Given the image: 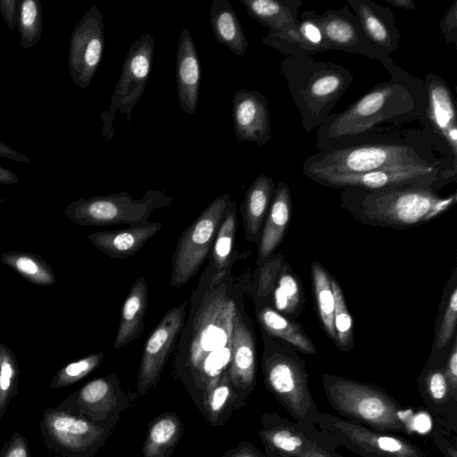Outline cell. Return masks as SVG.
Masks as SVG:
<instances>
[{"mask_svg":"<svg viewBox=\"0 0 457 457\" xmlns=\"http://www.w3.org/2000/svg\"><path fill=\"white\" fill-rule=\"evenodd\" d=\"M317 428L361 457H426L419 446L402 436L377 431L329 413H320Z\"/></svg>","mask_w":457,"mask_h":457,"instance_id":"7c38bea8","label":"cell"},{"mask_svg":"<svg viewBox=\"0 0 457 457\" xmlns=\"http://www.w3.org/2000/svg\"><path fill=\"white\" fill-rule=\"evenodd\" d=\"M439 28L447 44L457 43V0H453L445 12Z\"/></svg>","mask_w":457,"mask_h":457,"instance_id":"bcb514c9","label":"cell"},{"mask_svg":"<svg viewBox=\"0 0 457 457\" xmlns=\"http://www.w3.org/2000/svg\"><path fill=\"white\" fill-rule=\"evenodd\" d=\"M20 367L15 353L0 343V421L18 394Z\"/></svg>","mask_w":457,"mask_h":457,"instance_id":"74e56055","label":"cell"},{"mask_svg":"<svg viewBox=\"0 0 457 457\" xmlns=\"http://www.w3.org/2000/svg\"><path fill=\"white\" fill-rule=\"evenodd\" d=\"M391 79L377 84L344 111L330 114L317 128L316 148L322 151L374 139L407 137L422 122L427 107L423 80L395 63L386 69Z\"/></svg>","mask_w":457,"mask_h":457,"instance_id":"7a4b0ae2","label":"cell"},{"mask_svg":"<svg viewBox=\"0 0 457 457\" xmlns=\"http://www.w3.org/2000/svg\"><path fill=\"white\" fill-rule=\"evenodd\" d=\"M173 198L164 191L148 190L139 199L128 192L93 195L69 204L64 215L82 226L129 227L148 224L154 211L170 205Z\"/></svg>","mask_w":457,"mask_h":457,"instance_id":"ba28073f","label":"cell"},{"mask_svg":"<svg viewBox=\"0 0 457 457\" xmlns=\"http://www.w3.org/2000/svg\"><path fill=\"white\" fill-rule=\"evenodd\" d=\"M104 359V353L98 352L64 365L55 372L49 383V387L57 389L77 383L97 369Z\"/></svg>","mask_w":457,"mask_h":457,"instance_id":"60d3db41","label":"cell"},{"mask_svg":"<svg viewBox=\"0 0 457 457\" xmlns=\"http://www.w3.org/2000/svg\"><path fill=\"white\" fill-rule=\"evenodd\" d=\"M369 41L390 54L400 46L401 34L390 6L371 0H347Z\"/></svg>","mask_w":457,"mask_h":457,"instance_id":"7402d4cb","label":"cell"},{"mask_svg":"<svg viewBox=\"0 0 457 457\" xmlns=\"http://www.w3.org/2000/svg\"><path fill=\"white\" fill-rule=\"evenodd\" d=\"M131 398L120 383L117 373L94 378L68 395L55 408L112 430Z\"/></svg>","mask_w":457,"mask_h":457,"instance_id":"4fadbf2b","label":"cell"},{"mask_svg":"<svg viewBox=\"0 0 457 457\" xmlns=\"http://www.w3.org/2000/svg\"><path fill=\"white\" fill-rule=\"evenodd\" d=\"M246 405L236 394L228 374L207 394L199 411L212 427L224 426L232 413Z\"/></svg>","mask_w":457,"mask_h":457,"instance_id":"d6a6232c","label":"cell"},{"mask_svg":"<svg viewBox=\"0 0 457 457\" xmlns=\"http://www.w3.org/2000/svg\"><path fill=\"white\" fill-rule=\"evenodd\" d=\"M417 183L378 191L349 187L356 195L358 209L368 220L391 226H409L428 221L445 212L457 201V195L442 197L436 186Z\"/></svg>","mask_w":457,"mask_h":457,"instance_id":"8992f818","label":"cell"},{"mask_svg":"<svg viewBox=\"0 0 457 457\" xmlns=\"http://www.w3.org/2000/svg\"><path fill=\"white\" fill-rule=\"evenodd\" d=\"M17 29L21 46L28 50L41 38L43 32V11L39 0H23L19 5Z\"/></svg>","mask_w":457,"mask_h":457,"instance_id":"f35d334b","label":"cell"},{"mask_svg":"<svg viewBox=\"0 0 457 457\" xmlns=\"http://www.w3.org/2000/svg\"><path fill=\"white\" fill-rule=\"evenodd\" d=\"M0 457H31L27 438L19 432H14L0 449Z\"/></svg>","mask_w":457,"mask_h":457,"instance_id":"f6af8a7d","label":"cell"},{"mask_svg":"<svg viewBox=\"0 0 457 457\" xmlns=\"http://www.w3.org/2000/svg\"><path fill=\"white\" fill-rule=\"evenodd\" d=\"M210 21L215 39L237 55H244L249 42L240 21L228 0H213Z\"/></svg>","mask_w":457,"mask_h":457,"instance_id":"1f68e13d","label":"cell"},{"mask_svg":"<svg viewBox=\"0 0 457 457\" xmlns=\"http://www.w3.org/2000/svg\"><path fill=\"white\" fill-rule=\"evenodd\" d=\"M420 395L427 407L436 415L447 417L450 408L456 411L457 397L451 390L445 368H430L420 378Z\"/></svg>","mask_w":457,"mask_h":457,"instance_id":"836d02e7","label":"cell"},{"mask_svg":"<svg viewBox=\"0 0 457 457\" xmlns=\"http://www.w3.org/2000/svg\"><path fill=\"white\" fill-rule=\"evenodd\" d=\"M264 345L262 371L267 389L306 430L319 433L320 411L312 396L308 373L303 360L287 343L262 331Z\"/></svg>","mask_w":457,"mask_h":457,"instance_id":"5b68a950","label":"cell"},{"mask_svg":"<svg viewBox=\"0 0 457 457\" xmlns=\"http://www.w3.org/2000/svg\"><path fill=\"white\" fill-rule=\"evenodd\" d=\"M19 182L18 176L9 169L0 165V184H16Z\"/></svg>","mask_w":457,"mask_h":457,"instance_id":"816d5d0a","label":"cell"},{"mask_svg":"<svg viewBox=\"0 0 457 457\" xmlns=\"http://www.w3.org/2000/svg\"><path fill=\"white\" fill-rule=\"evenodd\" d=\"M232 118L239 141L262 146L271 139L269 103L262 93L250 89L236 91L232 97Z\"/></svg>","mask_w":457,"mask_h":457,"instance_id":"44dd1931","label":"cell"},{"mask_svg":"<svg viewBox=\"0 0 457 457\" xmlns=\"http://www.w3.org/2000/svg\"><path fill=\"white\" fill-rule=\"evenodd\" d=\"M0 261L34 285L49 287L56 283L52 266L37 253L8 251L1 254Z\"/></svg>","mask_w":457,"mask_h":457,"instance_id":"e575fe53","label":"cell"},{"mask_svg":"<svg viewBox=\"0 0 457 457\" xmlns=\"http://www.w3.org/2000/svg\"><path fill=\"white\" fill-rule=\"evenodd\" d=\"M386 3L390 7H396L410 11L416 10V4L412 0H386Z\"/></svg>","mask_w":457,"mask_h":457,"instance_id":"f5cc1de1","label":"cell"},{"mask_svg":"<svg viewBox=\"0 0 457 457\" xmlns=\"http://www.w3.org/2000/svg\"><path fill=\"white\" fill-rule=\"evenodd\" d=\"M335 298L334 328L336 343L343 351H350L353 345V319L346 307L345 297L337 282L331 278Z\"/></svg>","mask_w":457,"mask_h":457,"instance_id":"b9f144b4","label":"cell"},{"mask_svg":"<svg viewBox=\"0 0 457 457\" xmlns=\"http://www.w3.org/2000/svg\"><path fill=\"white\" fill-rule=\"evenodd\" d=\"M423 83L427 94L425 127L457 164V109L452 89L435 73L427 74Z\"/></svg>","mask_w":457,"mask_h":457,"instance_id":"ffe728a7","label":"cell"},{"mask_svg":"<svg viewBox=\"0 0 457 457\" xmlns=\"http://www.w3.org/2000/svg\"><path fill=\"white\" fill-rule=\"evenodd\" d=\"M445 372L449 382L453 395L457 397V345L453 342L452 351L447 359Z\"/></svg>","mask_w":457,"mask_h":457,"instance_id":"c3c4849f","label":"cell"},{"mask_svg":"<svg viewBox=\"0 0 457 457\" xmlns=\"http://www.w3.org/2000/svg\"><path fill=\"white\" fill-rule=\"evenodd\" d=\"M262 43L286 56H312L327 51L321 30L313 11H304L295 29L284 31L269 30Z\"/></svg>","mask_w":457,"mask_h":457,"instance_id":"603a6c76","label":"cell"},{"mask_svg":"<svg viewBox=\"0 0 457 457\" xmlns=\"http://www.w3.org/2000/svg\"><path fill=\"white\" fill-rule=\"evenodd\" d=\"M276 185L270 177L259 175L247 188L240 213L247 241L257 244L268 214Z\"/></svg>","mask_w":457,"mask_h":457,"instance_id":"4316f807","label":"cell"},{"mask_svg":"<svg viewBox=\"0 0 457 457\" xmlns=\"http://www.w3.org/2000/svg\"><path fill=\"white\" fill-rule=\"evenodd\" d=\"M292 213L290 189L285 182L275 187L274 195L258 242L257 264L271 256L281 243Z\"/></svg>","mask_w":457,"mask_h":457,"instance_id":"484cf974","label":"cell"},{"mask_svg":"<svg viewBox=\"0 0 457 457\" xmlns=\"http://www.w3.org/2000/svg\"><path fill=\"white\" fill-rule=\"evenodd\" d=\"M241 293L232 268L217 272L209 260L189 298L173 369L197 409L228 369L233 319Z\"/></svg>","mask_w":457,"mask_h":457,"instance_id":"6da1fadb","label":"cell"},{"mask_svg":"<svg viewBox=\"0 0 457 457\" xmlns=\"http://www.w3.org/2000/svg\"><path fill=\"white\" fill-rule=\"evenodd\" d=\"M154 37L142 33L129 47L121 73L116 84L111 104L102 112V136L105 142L112 141L115 129L113 121L117 112L126 115V124L130 123L132 111L139 102L152 69Z\"/></svg>","mask_w":457,"mask_h":457,"instance_id":"30bf717a","label":"cell"},{"mask_svg":"<svg viewBox=\"0 0 457 457\" xmlns=\"http://www.w3.org/2000/svg\"><path fill=\"white\" fill-rule=\"evenodd\" d=\"M0 156L21 163L30 162V159L27 155L19 153L2 141H0Z\"/></svg>","mask_w":457,"mask_h":457,"instance_id":"f907efd6","label":"cell"},{"mask_svg":"<svg viewBox=\"0 0 457 457\" xmlns=\"http://www.w3.org/2000/svg\"><path fill=\"white\" fill-rule=\"evenodd\" d=\"M278 66L306 133L326 120L353 81L345 67L312 56H285Z\"/></svg>","mask_w":457,"mask_h":457,"instance_id":"277c9868","label":"cell"},{"mask_svg":"<svg viewBox=\"0 0 457 457\" xmlns=\"http://www.w3.org/2000/svg\"><path fill=\"white\" fill-rule=\"evenodd\" d=\"M39 429L46 448L58 457H96L112 433L55 407L43 411Z\"/></svg>","mask_w":457,"mask_h":457,"instance_id":"8fae6325","label":"cell"},{"mask_svg":"<svg viewBox=\"0 0 457 457\" xmlns=\"http://www.w3.org/2000/svg\"><path fill=\"white\" fill-rule=\"evenodd\" d=\"M271 296L274 309L281 314H292L300 306V284L287 263H284L279 271Z\"/></svg>","mask_w":457,"mask_h":457,"instance_id":"ab89813d","label":"cell"},{"mask_svg":"<svg viewBox=\"0 0 457 457\" xmlns=\"http://www.w3.org/2000/svg\"><path fill=\"white\" fill-rule=\"evenodd\" d=\"M175 73L179 105L184 112L193 115L197 108L201 65L188 29H184L179 37Z\"/></svg>","mask_w":457,"mask_h":457,"instance_id":"cb8c5ba5","label":"cell"},{"mask_svg":"<svg viewBox=\"0 0 457 457\" xmlns=\"http://www.w3.org/2000/svg\"><path fill=\"white\" fill-rule=\"evenodd\" d=\"M103 15L92 5L75 25L69 46L68 67L73 83L87 87L102 60L104 47Z\"/></svg>","mask_w":457,"mask_h":457,"instance_id":"2e32d148","label":"cell"},{"mask_svg":"<svg viewBox=\"0 0 457 457\" xmlns=\"http://www.w3.org/2000/svg\"><path fill=\"white\" fill-rule=\"evenodd\" d=\"M254 305L256 318L262 331L287 342L304 353L315 354L317 353L315 345L299 324L290 320L266 303Z\"/></svg>","mask_w":457,"mask_h":457,"instance_id":"f546056e","label":"cell"},{"mask_svg":"<svg viewBox=\"0 0 457 457\" xmlns=\"http://www.w3.org/2000/svg\"><path fill=\"white\" fill-rule=\"evenodd\" d=\"M221 457H267L249 442L243 441L227 451Z\"/></svg>","mask_w":457,"mask_h":457,"instance_id":"681fc988","label":"cell"},{"mask_svg":"<svg viewBox=\"0 0 457 457\" xmlns=\"http://www.w3.org/2000/svg\"><path fill=\"white\" fill-rule=\"evenodd\" d=\"M184 433L183 421L176 412L166 411L149 424L143 457H170Z\"/></svg>","mask_w":457,"mask_h":457,"instance_id":"4dcf8cb0","label":"cell"},{"mask_svg":"<svg viewBox=\"0 0 457 457\" xmlns=\"http://www.w3.org/2000/svg\"><path fill=\"white\" fill-rule=\"evenodd\" d=\"M147 306L148 290L146 280L144 276H140L133 283L123 302L120 319L114 338V349L124 347L142 335Z\"/></svg>","mask_w":457,"mask_h":457,"instance_id":"83f0119b","label":"cell"},{"mask_svg":"<svg viewBox=\"0 0 457 457\" xmlns=\"http://www.w3.org/2000/svg\"><path fill=\"white\" fill-rule=\"evenodd\" d=\"M457 319V289L453 288L450 295L436 336V347L444 348L452 339L455 332Z\"/></svg>","mask_w":457,"mask_h":457,"instance_id":"ee69618b","label":"cell"},{"mask_svg":"<svg viewBox=\"0 0 457 457\" xmlns=\"http://www.w3.org/2000/svg\"><path fill=\"white\" fill-rule=\"evenodd\" d=\"M314 18L321 30L327 51L361 54L379 61L386 69L395 63L390 54L380 51L369 41L348 6L328 9L322 13L314 12Z\"/></svg>","mask_w":457,"mask_h":457,"instance_id":"ac0fdd59","label":"cell"},{"mask_svg":"<svg viewBox=\"0 0 457 457\" xmlns=\"http://www.w3.org/2000/svg\"><path fill=\"white\" fill-rule=\"evenodd\" d=\"M237 231V204L230 200L219 227L209 260L215 271L232 268L237 253L235 238Z\"/></svg>","mask_w":457,"mask_h":457,"instance_id":"d590c367","label":"cell"},{"mask_svg":"<svg viewBox=\"0 0 457 457\" xmlns=\"http://www.w3.org/2000/svg\"><path fill=\"white\" fill-rule=\"evenodd\" d=\"M312 287L318 313L328 337L336 343L334 328L335 298L331 286V277L323 266L314 262L312 265Z\"/></svg>","mask_w":457,"mask_h":457,"instance_id":"8d00e7d4","label":"cell"},{"mask_svg":"<svg viewBox=\"0 0 457 457\" xmlns=\"http://www.w3.org/2000/svg\"><path fill=\"white\" fill-rule=\"evenodd\" d=\"M374 139L318 151L302 166L307 178L316 174H359L398 166H442L457 170L452 160L438 158L422 135ZM429 136V135H428Z\"/></svg>","mask_w":457,"mask_h":457,"instance_id":"3957f363","label":"cell"},{"mask_svg":"<svg viewBox=\"0 0 457 457\" xmlns=\"http://www.w3.org/2000/svg\"><path fill=\"white\" fill-rule=\"evenodd\" d=\"M283 264V256L280 254L269 257L259 264L253 296L254 304L265 303L266 300L272 295Z\"/></svg>","mask_w":457,"mask_h":457,"instance_id":"7bdbcfd3","label":"cell"},{"mask_svg":"<svg viewBox=\"0 0 457 457\" xmlns=\"http://www.w3.org/2000/svg\"><path fill=\"white\" fill-rule=\"evenodd\" d=\"M248 15L269 30L284 31L298 24L301 0H240Z\"/></svg>","mask_w":457,"mask_h":457,"instance_id":"f1b7e54d","label":"cell"},{"mask_svg":"<svg viewBox=\"0 0 457 457\" xmlns=\"http://www.w3.org/2000/svg\"><path fill=\"white\" fill-rule=\"evenodd\" d=\"M230 383L238 397L246 402L256 386V340L251 317L238 296L233 319L232 354L228 369Z\"/></svg>","mask_w":457,"mask_h":457,"instance_id":"d6986e66","label":"cell"},{"mask_svg":"<svg viewBox=\"0 0 457 457\" xmlns=\"http://www.w3.org/2000/svg\"><path fill=\"white\" fill-rule=\"evenodd\" d=\"M162 227L160 222L127 228L96 231L87 235L92 245L112 259H128L143 248Z\"/></svg>","mask_w":457,"mask_h":457,"instance_id":"d4e9b609","label":"cell"},{"mask_svg":"<svg viewBox=\"0 0 457 457\" xmlns=\"http://www.w3.org/2000/svg\"><path fill=\"white\" fill-rule=\"evenodd\" d=\"M452 166H398L359 174H316L310 179L323 186L378 191L417 183H448L456 179Z\"/></svg>","mask_w":457,"mask_h":457,"instance_id":"5bb4252c","label":"cell"},{"mask_svg":"<svg viewBox=\"0 0 457 457\" xmlns=\"http://www.w3.org/2000/svg\"><path fill=\"white\" fill-rule=\"evenodd\" d=\"M230 200L228 194L216 197L179 237L171 259V287L179 288L197 274L212 251Z\"/></svg>","mask_w":457,"mask_h":457,"instance_id":"9c48e42d","label":"cell"},{"mask_svg":"<svg viewBox=\"0 0 457 457\" xmlns=\"http://www.w3.org/2000/svg\"><path fill=\"white\" fill-rule=\"evenodd\" d=\"M259 435L267 457H341L321 445L319 433L275 412L262 415Z\"/></svg>","mask_w":457,"mask_h":457,"instance_id":"e0dca14e","label":"cell"},{"mask_svg":"<svg viewBox=\"0 0 457 457\" xmlns=\"http://www.w3.org/2000/svg\"><path fill=\"white\" fill-rule=\"evenodd\" d=\"M19 0H0V12L9 29H13L18 21Z\"/></svg>","mask_w":457,"mask_h":457,"instance_id":"7dc6e473","label":"cell"},{"mask_svg":"<svg viewBox=\"0 0 457 457\" xmlns=\"http://www.w3.org/2000/svg\"><path fill=\"white\" fill-rule=\"evenodd\" d=\"M321 381L328 403L345 420L380 432L410 433L401 406L379 386L330 374Z\"/></svg>","mask_w":457,"mask_h":457,"instance_id":"52a82bcc","label":"cell"},{"mask_svg":"<svg viewBox=\"0 0 457 457\" xmlns=\"http://www.w3.org/2000/svg\"><path fill=\"white\" fill-rule=\"evenodd\" d=\"M188 301L169 309L147 337L139 363L137 391L145 395L155 387L179 339L187 317Z\"/></svg>","mask_w":457,"mask_h":457,"instance_id":"9a60e30c","label":"cell"}]
</instances>
